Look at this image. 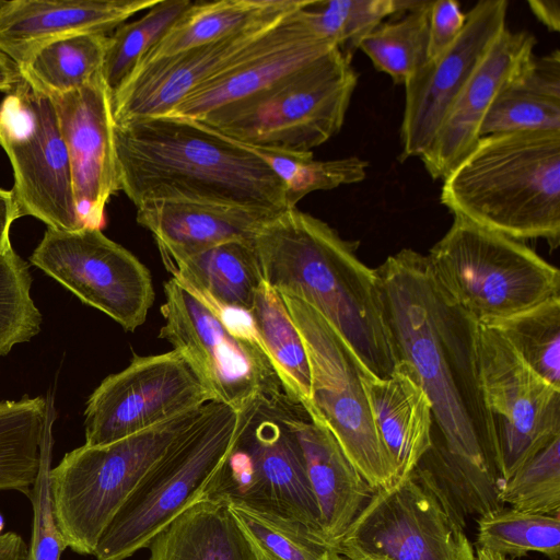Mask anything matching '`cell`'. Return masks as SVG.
<instances>
[{"mask_svg":"<svg viewBox=\"0 0 560 560\" xmlns=\"http://www.w3.org/2000/svg\"><path fill=\"white\" fill-rule=\"evenodd\" d=\"M506 0L478 1L457 39L428 60L405 84L400 160L420 158L433 141L470 74L508 27Z\"/></svg>","mask_w":560,"mask_h":560,"instance_id":"cell-17","label":"cell"},{"mask_svg":"<svg viewBox=\"0 0 560 560\" xmlns=\"http://www.w3.org/2000/svg\"><path fill=\"white\" fill-rule=\"evenodd\" d=\"M262 280L319 312L375 376L398 361L385 322L378 278L326 222L295 208L267 221L253 241Z\"/></svg>","mask_w":560,"mask_h":560,"instance_id":"cell-3","label":"cell"},{"mask_svg":"<svg viewBox=\"0 0 560 560\" xmlns=\"http://www.w3.org/2000/svg\"><path fill=\"white\" fill-rule=\"evenodd\" d=\"M55 106L83 228L102 230L105 207L120 190L112 93L102 71L71 92L49 96Z\"/></svg>","mask_w":560,"mask_h":560,"instance_id":"cell-20","label":"cell"},{"mask_svg":"<svg viewBox=\"0 0 560 560\" xmlns=\"http://www.w3.org/2000/svg\"><path fill=\"white\" fill-rule=\"evenodd\" d=\"M30 261L126 331L145 322L154 301L149 269L102 230L47 228Z\"/></svg>","mask_w":560,"mask_h":560,"instance_id":"cell-14","label":"cell"},{"mask_svg":"<svg viewBox=\"0 0 560 560\" xmlns=\"http://www.w3.org/2000/svg\"><path fill=\"white\" fill-rule=\"evenodd\" d=\"M465 522L418 471L375 490L334 541L345 560H475Z\"/></svg>","mask_w":560,"mask_h":560,"instance_id":"cell-11","label":"cell"},{"mask_svg":"<svg viewBox=\"0 0 560 560\" xmlns=\"http://www.w3.org/2000/svg\"><path fill=\"white\" fill-rule=\"evenodd\" d=\"M498 497L518 511L560 515V435L503 481Z\"/></svg>","mask_w":560,"mask_h":560,"instance_id":"cell-41","label":"cell"},{"mask_svg":"<svg viewBox=\"0 0 560 560\" xmlns=\"http://www.w3.org/2000/svg\"><path fill=\"white\" fill-rule=\"evenodd\" d=\"M164 295L159 337L186 360L210 401L241 411L257 398L287 397L270 360L233 337L175 279L164 282Z\"/></svg>","mask_w":560,"mask_h":560,"instance_id":"cell-13","label":"cell"},{"mask_svg":"<svg viewBox=\"0 0 560 560\" xmlns=\"http://www.w3.org/2000/svg\"><path fill=\"white\" fill-rule=\"evenodd\" d=\"M250 311L285 396L307 411L311 408L308 359L303 339L281 295L262 281Z\"/></svg>","mask_w":560,"mask_h":560,"instance_id":"cell-30","label":"cell"},{"mask_svg":"<svg viewBox=\"0 0 560 560\" xmlns=\"http://www.w3.org/2000/svg\"><path fill=\"white\" fill-rule=\"evenodd\" d=\"M3 526H4L3 517L0 514V535L2 534Z\"/></svg>","mask_w":560,"mask_h":560,"instance_id":"cell-50","label":"cell"},{"mask_svg":"<svg viewBox=\"0 0 560 560\" xmlns=\"http://www.w3.org/2000/svg\"><path fill=\"white\" fill-rule=\"evenodd\" d=\"M190 4L159 0L142 18L119 25L108 36L102 74L112 95Z\"/></svg>","mask_w":560,"mask_h":560,"instance_id":"cell-38","label":"cell"},{"mask_svg":"<svg viewBox=\"0 0 560 560\" xmlns=\"http://www.w3.org/2000/svg\"><path fill=\"white\" fill-rule=\"evenodd\" d=\"M148 560H257L252 545L219 498L197 501L160 529Z\"/></svg>","mask_w":560,"mask_h":560,"instance_id":"cell-26","label":"cell"},{"mask_svg":"<svg viewBox=\"0 0 560 560\" xmlns=\"http://www.w3.org/2000/svg\"><path fill=\"white\" fill-rule=\"evenodd\" d=\"M108 36L81 34L39 49L20 68L24 81L48 95L80 89L102 71Z\"/></svg>","mask_w":560,"mask_h":560,"instance_id":"cell-33","label":"cell"},{"mask_svg":"<svg viewBox=\"0 0 560 560\" xmlns=\"http://www.w3.org/2000/svg\"><path fill=\"white\" fill-rule=\"evenodd\" d=\"M534 16L550 32L560 30V2L558 0H530L527 2Z\"/></svg>","mask_w":560,"mask_h":560,"instance_id":"cell-46","label":"cell"},{"mask_svg":"<svg viewBox=\"0 0 560 560\" xmlns=\"http://www.w3.org/2000/svg\"><path fill=\"white\" fill-rule=\"evenodd\" d=\"M288 402L257 398L237 411L233 445L207 498L241 501L320 530L303 456L284 418Z\"/></svg>","mask_w":560,"mask_h":560,"instance_id":"cell-10","label":"cell"},{"mask_svg":"<svg viewBox=\"0 0 560 560\" xmlns=\"http://www.w3.org/2000/svg\"><path fill=\"white\" fill-rule=\"evenodd\" d=\"M447 295L480 325L560 298V272L522 241L454 217L427 255Z\"/></svg>","mask_w":560,"mask_h":560,"instance_id":"cell-5","label":"cell"},{"mask_svg":"<svg viewBox=\"0 0 560 560\" xmlns=\"http://www.w3.org/2000/svg\"><path fill=\"white\" fill-rule=\"evenodd\" d=\"M357 83L351 61L335 48L272 88L198 122L238 143L312 152L341 129Z\"/></svg>","mask_w":560,"mask_h":560,"instance_id":"cell-8","label":"cell"},{"mask_svg":"<svg viewBox=\"0 0 560 560\" xmlns=\"http://www.w3.org/2000/svg\"><path fill=\"white\" fill-rule=\"evenodd\" d=\"M319 512L320 530L332 544L353 522L374 489L347 457L336 438L315 416L292 402L284 407Z\"/></svg>","mask_w":560,"mask_h":560,"instance_id":"cell-23","label":"cell"},{"mask_svg":"<svg viewBox=\"0 0 560 560\" xmlns=\"http://www.w3.org/2000/svg\"><path fill=\"white\" fill-rule=\"evenodd\" d=\"M454 217L523 241L560 242V130L487 135L442 179Z\"/></svg>","mask_w":560,"mask_h":560,"instance_id":"cell-4","label":"cell"},{"mask_svg":"<svg viewBox=\"0 0 560 560\" xmlns=\"http://www.w3.org/2000/svg\"><path fill=\"white\" fill-rule=\"evenodd\" d=\"M536 44L533 33L508 27L493 42L420 156L433 179H443L476 144L486 115L501 91L532 61Z\"/></svg>","mask_w":560,"mask_h":560,"instance_id":"cell-21","label":"cell"},{"mask_svg":"<svg viewBox=\"0 0 560 560\" xmlns=\"http://www.w3.org/2000/svg\"><path fill=\"white\" fill-rule=\"evenodd\" d=\"M0 560H28V545L14 532L0 535Z\"/></svg>","mask_w":560,"mask_h":560,"instance_id":"cell-47","label":"cell"},{"mask_svg":"<svg viewBox=\"0 0 560 560\" xmlns=\"http://www.w3.org/2000/svg\"><path fill=\"white\" fill-rule=\"evenodd\" d=\"M51 424L52 422L48 424L44 435L37 479L27 497L33 509L28 560H60L63 550L67 548L55 522L50 500Z\"/></svg>","mask_w":560,"mask_h":560,"instance_id":"cell-42","label":"cell"},{"mask_svg":"<svg viewBox=\"0 0 560 560\" xmlns=\"http://www.w3.org/2000/svg\"><path fill=\"white\" fill-rule=\"evenodd\" d=\"M373 420L397 479L410 475L432 445V404L411 369L398 362L387 377L363 375Z\"/></svg>","mask_w":560,"mask_h":560,"instance_id":"cell-24","label":"cell"},{"mask_svg":"<svg viewBox=\"0 0 560 560\" xmlns=\"http://www.w3.org/2000/svg\"><path fill=\"white\" fill-rule=\"evenodd\" d=\"M19 218L12 190L0 188V253L12 246L10 230L12 223Z\"/></svg>","mask_w":560,"mask_h":560,"instance_id":"cell-45","label":"cell"},{"mask_svg":"<svg viewBox=\"0 0 560 560\" xmlns=\"http://www.w3.org/2000/svg\"><path fill=\"white\" fill-rule=\"evenodd\" d=\"M0 147L13 170L20 218L33 217L56 230L83 229L55 106L24 79L0 103Z\"/></svg>","mask_w":560,"mask_h":560,"instance_id":"cell-12","label":"cell"},{"mask_svg":"<svg viewBox=\"0 0 560 560\" xmlns=\"http://www.w3.org/2000/svg\"><path fill=\"white\" fill-rule=\"evenodd\" d=\"M477 545L505 557L538 552L550 560H559L560 515L503 506L477 517Z\"/></svg>","mask_w":560,"mask_h":560,"instance_id":"cell-36","label":"cell"},{"mask_svg":"<svg viewBox=\"0 0 560 560\" xmlns=\"http://www.w3.org/2000/svg\"><path fill=\"white\" fill-rule=\"evenodd\" d=\"M275 215L200 202L152 201L137 207V222L152 233L158 248L174 253H192L232 241L253 242Z\"/></svg>","mask_w":560,"mask_h":560,"instance_id":"cell-25","label":"cell"},{"mask_svg":"<svg viewBox=\"0 0 560 560\" xmlns=\"http://www.w3.org/2000/svg\"><path fill=\"white\" fill-rule=\"evenodd\" d=\"M22 82L19 66L0 50V92L8 94Z\"/></svg>","mask_w":560,"mask_h":560,"instance_id":"cell-48","label":"cell"},{"mask_svg":"<svg viewBox=\"0 0 560 560\" xmlns=\"http://www.w3.org/2000/svg\"><path fill=\"white\" fill-rule=\"evenodd\" d=\"M560 130V52L532 59L498 95L480 128L487 135Z\"/></svg>","mask_w":560,"mask_h":560,"instance_id":"cell-28","label":"cell"},{"mask_svg":"<svg viewBox=\"0 0 560 560\" xmlns=\"http://www.w3.org/2000/svg\"><path fill=\"white\" fill-rule=\"evenodd\" d=\"M313 2L288 12L248 52L197 86L165 116L202 121L272 88L337 48L315 28L308 10Z\"/></svg>","mask_w":560,"mask_h":560,"instance_id":"cell-18","label":"cell"},{"mask_svg":"<svg viewBox=\"0 0 560 560\" xmlns=\"http://www.w3.org/2000/svg\"><path fill=\"white\" fill-rule=\"evenodd\" d=\"M294 0L191 2L140 65L222 39Z\"/></svg>","mask_w":560,"mask_h":560,"instance_id":"cell-31","label":"cell"},{"mask_svg":"<svg viewBox=\"0 0 560 560\" xmlns=\"http://www.w3.org/2000/svg\"><path fill=\"white\" fill-rule=\"evenodd\" d=\"M177 283L206 306L233 337L253 346L268 358L250 310L222 302L190 283Z\"/></svg>","mask_w":560,"mask_h":560,"instance_id":"cell-43","label":"cell"},{"mask_svg":"<svg viewBox=\"0 0 560 560\" xmlns=\"http://www.w3.org/2000/svg\"><path fill=\"white\" fill-rule=\"evenodd\" d=\"M159 252L171 278L232 305L250 310L264 281L253 242L232 241L192 253Z\"/></svg>","mask_w":560,"mask_h":560,"instance_id":"cell-27","label":"cell"},{"mask_svg":"<svg viewBox=\"0 0 560 560\" xmlns=\"http://www.w3.org/2000/svg\"><path fill=\"white\" fill-rule=\"evenodd\" d=\"M159 0H0V50L23 67L67 37L105 34Z\"/></svg>","mask_w":560,"mask_h":560,"instance_id":"cell-22","label":"cell"},{"mask_svg":"<svg viewBox=\"0 0 560 560\" xmlns=\"http://www.w3.org/2000/svg\"><path fill=\"white\" fill-rule=\"evenodd\" d=\"M243 145L260 158L282 182L288 209L295 208L313 191L360 183L366 177L368 162L358 156L319 161L313 158V152Z\"/></svg>","mask_w":560,"mask_h":560,"instance_id":"cell-35","label":"cell"},{"mask_svg":"<svg viewBox=\"0 0 560 560\" xmlns=\"http://www.w3.org/2000/svg\"><path fill=\"white\" fill-rule=\"evenodd\" d=\"M296 326L311 371V408L332 433L342 451L374 489L397 480L378 438L363 375L370 372L332 325L306 302L280 293Z\"/></svg>","mask_w":560,"mask_h":560,"instance_id":"cell-9","label":"cell"},{"mask_svg":"<svg viewBox=\"0 0 560 560\" xmlns=\"http://www.w3.org/2000/svg\"><path fill=\"white\" fill-rule=\"evenodd\" d=\"M478 364L482 397L495 422L502 483L560 435V390L497 329L480 324Z\"/></svg>","mask_w":560,"mask_h":560,"instance_id":"cell-15","label":"cell"},{"mask_svg":"<svg viewBox=\"0 0 560 560\" xmlns=\"http://www.w3.org/2000/svg\"><path fill=\"white\" fill-rule=\"evenodd\" d=\"M431 3L421 0L404 15L381 23L360 44L374 68L397 84H405L428 61Z\"/></svg>","mask_w":560,"mask_h":560,"instance_id":"cell-34","label":"cell"},{"mask_svg":"<svg viewBox=\"0 0 560 560\" xmlns=\"http://www.w3.org/2000/svg\"><path fill=\"white\" fill-rule=\"evenodd\" d=\"M375 271L397 361L411 369L432 404L439 482L470 515L502 508L497 428L480 388L479 324L439 285L427 255L404 248Z\"/></svg>","mask_w":560,"mask_h":560,"instance_id":"cell-1","label":"cell"},{"mask_svg":"<svg viewBox=\"0 0 560 560\" xmlns=\"http://www.w3.org/2000/svg\"><path fill=\"white\" fill-rule=\"evenodd\" d=\"M209 401L207 390L177 351L135 354L126 369L104 378L89 397L85 445L114 443Z\"/></svg>","mask_w":560,"mask_h":560,"instance_id":"cell-16","label":"cell"},{"mask_svg":"<svg viewBox=\"0 0 560 560\" xmlns=\"http://www.w3.org/2000/svg\"><path fill=\"white\" fill-rule=\"evenodd\" d=\"M308 10L318 33L351 61L370 33L386 18H397L398 0L314 1Z\"/></svg>","mask_w":560,"mask_h":560,"instance_id":"cell-39","label":"cell"},{"mask_svg":"<svg viewBox=\"0 0 560 560\" xmlns=\"http://www.w3.org/2000/svg\"><path fill=\"white\" fill-rule=\"evenodd\" d=\"M466 23V13L457 1H432L429 14L428 60L438 57L459 36Z\"/></svg>","mask_w":560,"mask_h":560,"instance_id":"cell-44","label":"cell"},{"mask_svg":"<svg viewBox=\"0 0 560 560\" xmlns=\"http://www.w3.org/2000/svg\"><path fill=\"white\" fill-rule=\"evenodd\" d=\"M226 502L257 560H345L320 530L241 501Z\"/></svg>","mask_w":560,"mask_h":560,"instance_id":"cell-32","label":"cell"},{"mask_svg":"<svg viewBox=\"0 0 560 560\" xmlns=\"http://www.w3.org/2000/svg\"><path fill=\"white\" fill-rule=\"evenodd\" d=\"M490 326L552 387L560 390V298Z\"/></svg>","mask_w":560,"mask_h":560,"instance_id":"cell-37","label":"cell"},{"mask_svg":"<svg viewBox=\"0 0 560 560\" xmlns=\"http://www.w3.org/2000/svg\"><path fill=\"white\" fill-rule=\"evenodd\" d=\"M238 412L209 401L202 417L149 469L103 532L96 560H125L199 500L229 454Z\"/></svg>","mask_w":560,"mask_h":560,"instance_id":"cell-7","label":"cell"},{"mask_svg":"<svg viewBox=\"0 0 560 560\" xmlns=\"http://www.w3.org/2000/svg\"><path fill=\"white\" fill-rule=\"evenodd\" d=\"M51 410L40 396L0 402V491L28 497L38 476Z\"/></svg>","mask_w":560,"mask_h":560,"instance_id":"cell-29","label":"cell"},{"mask_svg":"<svg viewBox=\"0 0 560 560\" xmlns=\"http://www.w3.org/2000/svg\"><path fill=\"white\" fill-rule=\"evenodd\" d=\"M207 404L107 445L84 444L50 468L52 513L67 548L79 555L94 553L127 498L167 448L202 417Z\"/></svg>","mask_w":560,"mask_h":560,"instance_id":"cell-6","label":"cell"},{"mask_svg":"<svg viewBox=\"0 0 560 560\" xmlns=\"http://www.w3.org/2000/svg\"><path fill=\"white\" fill-rule=\"evenodd\" d=\"M308 2L294 0L222 39L139 65L112 95L114 122L167 115L197 86L248 52L288 12Z\"/></svg>","mask_w":560,"mask_h":560,"instance_id":"cell-19","label":"cell"},{"mask_svg":"<svg viewBox=\"0 0 560 560\" xmlns=\"http://www.w3.org/2000/svg\"><path fill=\"white\" fill-rule=\"evenodd\" d=\"M120 190L138 207L200 202L268 214L288 209L284 186L243 144L202 124L154 116L115 124Z\"/></svg>","mask_w":560,"mask_h":560,"instance_id":"cell-2","label":"cell"},{"mask_svg":"<svg viewBox=\"0 0 560 560\" xmlns=\"http://www.w3.org/2000/svg\"><path fill=\"white\" fill-rule=\"evenodd\" d=\"M28 265L13 247L0 253V357L15 345L30 341L42 326L43 316L31 296Z\"/></svg>","mask_w":560,"mask_h":560,"instance_id":"cell-40","label":"cell"},{"mask_svg":"<svg viewBox=\"0 0 560 560\" xmlns=\"http://www.w3.org/2000/svg\"><path fill=\"white\" fill-rule=\"evenodd\" d=\"M475 560H508V558L478 547L475 553Z\"/></svg>","mask_w":560,"mask_h":560,"instance_id":"cell-49","label":"cell"}]
</instances>
